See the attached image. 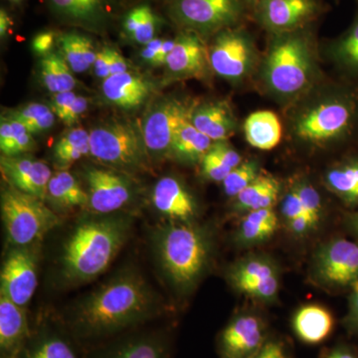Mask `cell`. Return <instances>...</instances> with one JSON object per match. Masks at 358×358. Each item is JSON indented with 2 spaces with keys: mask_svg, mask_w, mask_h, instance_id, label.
<instances>
[{
  "mask_svg": "<svg viewBox=\"0 0 358 358\" xmlns=\"http://www.w3.org/2000/svg\"><path fill=\"white\" fill-rule=\"evenodd\" d=\"M200 164H201L202 174L205 178L216 181V182H222L226 176L232 171L229 167L224 166L220 160L216 159L209 152L202 159Z\"/></svg>",
  "mask_w": 358,
  "mask_h": 358,
  "instance_id": "cell-44",
  "label": "cell"
},
{
  "mask_svg": "<svg viewBox=\"0 0 358 358\" xmlns=\"http://www.w3.org/2000/svg\"><path fill=\"white\" fill-rule=\"evenodd\" d=\"M209 241L203 230L192 223L174 222L160 230L157 250L169 279L187 289L199 279L209 258Z\"/></svg>",
  "mask_w": 358,
  "mask_h": 358,
  "instance_id": "cell-4",
  "label": "cell"
},
{
  "mask_svg": "<svg viewBox=\"0 0 358 358\" xmlns=\"http://www.w3.org/2000/svg\"><path fill=\"white\" fill-rule=\"evenodd\" d=\"M291 186L300 197L308 217L312 219L315 225L319 226L324 214L320 193L307 179H296L292 182Z\"/></svg>",
  "mask_w": 358,
  "mask_h": 358,
  "instance_id": "cell-40",
  "label": "cell"
},
{
  "mask_svg": "<svg viewBox=\"0 0 358 358\" xmlns=\"http://www.w3.org/2000/svg\"><path fill=\"white\" fill-rule=\"evenodd\" d=\"M20 122L11 117H1L0 122V150L6 157H13Z\"/></svg>",
  "mask_w": 358,
  "mask_h": 358,
  "instance_id": "cell-42",
  "label": "cell"
},
{
  "mask_svg": "<svg viewBox=\"0 0 358 358\" xmlns=\"http://www.w3.org/2000/svg\"><path fill=\"white\" fill-rule=\"evenodd\" d=\"M280 210H281L285 225L296 220V219L301 217V216H308L305 208H303V203H301L300 197H299V195L296 194V192H294L292 186H289L288 192L282 197Z\"/></svg>",
  "mask_w": 358,
  "mask_h": 358,
  "instance_id": "cell-41",
  "label": "cell"
},
{
  "mask_svg": "<svg viewBox=\"0 0 358 358\" xmlns=\"http://www.w3.org/2000/svg\"><path fill=\"white\" fill-rule=\"evenodd\" d=\"M251 42L243 33L222 30L208 49L209 65L218 76L238 82L249 74L254 63Z\"/></svg>",
  "mask_w": 358,
  "mask_h": 358,
  "instance_id": "cell-12",
  "label": "cell"
},
{
  "mask_svg": "<svg viewBox=\"0 0 358 358\" xmlns=\"http://www.w3.org/2000/svg\"><path fill=\"white\" fill-rule=\"evenodd\" d=\"M73 73L63 56L56 52L47 54L40 61V77L45 88L54 95L75 89L77 81Z\"/></svg>",
  "mask_w": 358,
  "mask_h": 358,
  "instance_id": "cell-33",
  "label": "cell"
},
{
  "mask_svg": "<svg viewBox=\"0 0 358 358\" xmlns=\"http://www.w3.org/2000/svg\"><path fill=\"white\" fill-rule=\"evenodd\" d=\"M77 96V94L73 91L63 92L54 95L52 99L51 109L61 121L65 119Z\"/></svg>",
  "mask_w": 358,
  "mask_h": 358,
  "instance_id": "cell-45",
  "label": "cell"
},
{
  "mask_svg": "<svg viewBox=\"0 0 358 358\" xmlns=\"http://www.w3.org/2000/svg\"><path fill=\"white\" fill-rule=\"evenodd\" d=\"M244 131L250 145L261 150H271L281 141L282 124L275 113L257 110L247 117Z\"/></svg>",
  "mask_w": 358,
  "mask_h": 358,
  "instance_id": "cell-28",
  "label": "cell"
},
{
  "mask_svg": "<svg viewBox=\"0 0 358 358\" xmlns=\"http://www.w3.org/2000/svg\"><path fill=\"white\" fill-rule=\"evenodd\" d=\"M6 1H8L9 3L14 4V6H20L25 0H6Z\"/></svg>",
  "mask_w": 358,
  "mask_h": 358,
  "instance_id": "cell-57",
  "label": "cell"
},
{
  "mask_svg": "<svg viewBox=\"0 0 358 358\" xmlns=\"http://www.w3.org/2000/svg\"><path fill=\"white\" fill-rule=\"evenodd\" d=\"M192 107L176 98L160 99L150 107L141 124L150 159L169 157L176 129L183 120L189 117Z\"/></svg>",
  "mask_w": 358,
  "mask_h": 358,
  "instance_id": "cell-9",
  "label": "cell"
},
{
  "mask_svg": "<svg viewBox=\"0 0 358 358\" xmlns=\"http://www.w3.org/2000/svg\"><path fill=\"white\" fill-rule=\"evenodd\" d=\"M207 63L208 50L199 33L185 30L176 37L166 66L171 74L178 77H199L206 69Z\"/></svg>",
  "mask_w": 358,
  "mask_h": 358,
  "instance_id": "cell-20",
  "label": "cell"
},
{
  "mask_svg": "<svg viewBox=\"0 0 358 358\" xmlns=\"http://www.w3.org/2000/svg\"><path fill=\"white\" fill-rule=\"evenodd\" d=\"M57 45L59 53L73 72L81 74L94 65L98 51L86 35L76 31L62 33L58 36Z\"/></svg>",
  "mask_w": 358,
  "mask_h": 358,
  "instance_id": "cell-31",
  "label": "cell"
},
{
  "mask_svg": "<svg viewBox=\"0 0 358 358\" xmlns=\"http://www.w3.org/2000/svg\"><path fill=\"white\" fill-rule=\"evenodd\" d=\"M1 215L7 237L15 247L29 246L61 223L43 200L10 185L1 190Z\"/></svg>",
  "mask_w": 358,
  "mask_h": 358,
  "instance_id": "cell-7",
  "label": "cell"
},
{
  "mask_svg": "<svg viewBox=\"0 0 358 358\" xmlns=\"http://www.w3.org/2000/svg\"><path fill=\"white\" fill-rule=\"evenodd\" d=\"M13 26V20L10 13L4 7L0 8V37L6 38L11 31Z\"/></svg>",
  "mask_w": 358,
  "mask_h": 358,
  "instance_id": "cell-54",
  "label": "cell"
},
{
  "mask_svg": "<svg viewBox=\"0 0 358 358\" xmlns=\"http://www.w3.org/2000/svg\"><path fill=\"white\" fill-rule=\"evenodd\" d=\"M1 358H20V355H1Z\"/></svg>",
  "mask_w": 358,
  "mask_h": 358,
  "instance_id": "cell-58",
  "label": "cell"
},
{
  "mask_svg": "<svg viewBox=\"0 0 358 358\" xmlns=\"http://www.w3.org/2000/svg\"><path fill=\"white\" fill-rule=\"evenodd\" d=\"M209 152L231 169H235L243 162L241 155L238 154L234 148L231 147L227 141H214Z\"/></svg>",
  "mask_w": 358,
  "mask_h": 358,
  "instance_id": "cell-43",
  "label": "cell"
},
{
  "mask_svg": "<svg viewBox=\"0 0 358 358\" xmlns=\"http://www.w3.org/2000/svg\"><path fill=\"white\" fill-rule=\"evenodd\" d=\"M51 13L66 24L102 32L113 17V0H45Z\"/></svg>",
  "mask_w": 358,
  "mask_h": 358,
  "instance_id": "cell-16",
  "label": "cell"
},
{
  "mask_svg": "<svg viewBox=\"0 0 358 358\" xmlns=\"http://www.w3.org/2000/svg\"><path fill=\"white\" fill-rule=\"evenodd\" d=\"M102 91L106 100L113 105L122 109H134L145 103L152 86L145 78L128 71L103 80Z\"/></svg>",
  "mask_w": 358,
  "mask_h": 358,
  "instance_id": "cell-21",
  "label": "cell"
},
{
  "mask_svg": "<svg viewBox=\"0 0 358 358\" xmlns=\"http://www.w3.org/2000/svg\"><path fill=\"white\" fill-rule=\"evenodd\" d=\"M58 36L50 30L37 33L32 39V49L38 55L45 56L53 52L54 46L57 44Z\"/></svg>",
  "mask_w": 358,
  "mask_h": 358,
  "instance_id": "cell-46",
  "label": "cell"
},
{
  "mask_svg": "<svg viewBox=\"0 0 358 358\" xmlns=\"http://www.w3.org/2000/svg\"><path fill=\"white\" fill-rule=\"evenodd\" d=\"M89 207L98 214H110L131 201L133 186L124 173L91 167L86 173Z\"/></svg>",
  "mask_w": 358,
  "mask_h": 358,
  "instance_id": "cell-13",
  "label": "cell"
},
{
  "mask_svg": "<svg viewBox=\"0 0 358 358\" xmlns=\"http://www.w3.org/2000/svg\"><path fill=\"white\" fill-rule=\"evenodd\" d=\"M252 358H289L284 345L278 341H267Z\"/></svg>",
  "mask_w": 358,
  "mask_h": 358,
  "instance_id": "cell-49",
  "label": "cell"
},
{
  "mask_svg": "<svg viewBox=\"0 0 358 358\" xmlns=\"http://www.w3.org/2000/svg\"><path fill=\"white\" fill-rule=\"evenodd\" d=\"M279 218L274 209H260L245 214L237 232V241L242 245L263 243L275 234Z\"/></svg>",
  "mask_w": 358,
  "mask_h": 358,
  "instance_id": "cell-32",
  "label": "cell"
},
{
  "mask_svg": "<svg viewBox=\"0 0 358 358\" xmlns=\"http://www.w3.org/2000/svg\"><path fill=\"white\" fill-rule=\"evenodd\" d=\"M326 185L350 207L358 206V159L350 157L331 166L324 176Z\"/></svg>",
  "mask_w": 358,
  "mask_h": 358,
  "instance_id": "cell-30",
  "label": "cell"
},
{
  "mask_svg": "<svg viewBox=\"0 0 358 358\" xmlns=\"http://www.w3.org/2000/svg\"><path fill=\"white\" fill-rule=\"evenodd\" d=\"M29 338L23 307L0 294V348L1 355H20Z\"/></svg>",
  "mask_w": 358,
  "mask_h": 358,
  "instance_id": "cell-23",
  "label": "cell"
},
{
  "mask_svg": "<svg viewBox=\"0 0 358 358\" xmlns=\"http://www.w3.org/2000/svg\"><path fill=\"white\" fill-rule=\"evenodd\" d=\"M20 358H77V355L62 336L44 333L29 343L26 341Z\"/></svg>",
  "mask_w": 358,
  "mask_h": 358,
  "instance_id": "cell-34",
  "label": "cell"
},
{
  "mask_svg": "<svg viewBox=\"0 0 358 358\" xmlns=\"http://www.w3.org/2000/svg\"><path fill=\"white\" fill-rule=\"evenodd\" d=\"M346 226L348 230L352 233L355 236L358 237V210L348 214L345 220Z\"/></svg>",
  "mask_w": 358,
  "mask_h": 358,
  "instance_id": "cell-56",
  "label": "cell"
},
{
  "mask_svg": "<svg viewBox=\"0 0 358 358\" xmlns=\"http://www.w3.org/2000/svg\"><path fill=\"white\" fill-rule=\"evenodd\" d=\"M164 20L148 1L134 4L121 20L122 34L134 43L147 45L157 37Z\"/></svg>",
  "mask_w": 358,
  "mask_h": 358,
  "instance_id": "cell-25",
  "label": "cell"
},
{
  "mask_svg": "<svg viewBox=\"0 0 358 358\" xmlns=\"http://www.w3.org/2000/svg\"><path fill=\"white\" fill-rule=\"evenodd\" d=\"M155 209L174 222L192 223L196 216V203L178 179L160 178L152 190Z\"/></svg>",
  "mask_w": 358,
  "mask_h": 358,
  "instance_id": "cell-19",
  "label": "cell"
},
{
  "mask_svg": "<svg viewBox=\"0 0 358 358\" xmlns=\"http://www.w3.org/2000/svg\"><path fill=\"white\" fill-rule=\"evenodd\" d=\"M259 174V166L255 160H245L230 171L222 181L224 192L230 197H236L251 185Z\"/></svg>",
  "mask_w": 358,
  "mask_h": 358,
  "instance_id": "cell-39",
  "label": "cell"
},
{
  "mask_svg": "<svg viewBox=\"0 0 358 358\" xmlns=\"http://www.w3.org/2000/svg\"><path fill=\"white\" fill-rule=\"evenodd\" d=\"M315 0H259L258 15L268 29L292 32L315 14Z\"/></svg>",
  "mask_w": 358,
  "mask_h": 358,
  "instance_id": "cell-18",
  "label": "cell"
},
{
  "mask_svg": "<svg viewBox=\"0 0 358 358\" xmlns=\"http://www.w3.org/2000/svg\"><path fill=\"white\" fill-rule=\"evenodd\" d=\"M312 271L322 286H352L358 281V242L336 238L322 244L313 256Z\"/></svg>",
  "mask_w": 358,
  "mask_h": 358,
  "instance_id": "cell-10",
  "label": "cell"
},
{
  "mask_svg": "<svg viewBox=\"0 0 358 358\" xmlns=\"http://www.w3.org/2000/svg\"><path fill=\"white\" fill-rule=\"evenodd\" d=\"M90 154V133L77 128L68 131L54 148V157L62 169L71 166L84 155Z\"/></svg>",
  "mask_w": 358,
  "mask_h": 358,
  "instance_id": "cell-35",
  "label": "cell"
},
{
  "mask_svg": "<svg viewBox=\"0 0 358 358\" xmlns=\"http://www.w3.org/2000/svg\"><path fill=\"white\" fill-rule=\"evenodd\" d=\"M164 2H166V3H169V1H171V0H164Z\"/></svg>",
  "mask_w": 358,
  "mask_h": 358,
  "instance_id": "cell-59",
  "label": "cell"
},
{
  "mask_svg": "<svg viewBox=\"0 0 358 358\" xmlns=\"http://www.w3.org/2000/svg\"><path fill=\"white\" fill-rule=\"evenodd\" d=\"M331 56L346 74L358 79V15L350 29L331 47Z\"/></svg>",
  "mask_w": 358,
  "mask_h": 358,
  "instance_id": "cell-36",
  "label": "cell"
},
{
  "mask_svg": "<svg viewBox=\"0 0 358 358\" xmlns=\"http://www.w3.org/2000/svg\"><path fill=\"white\" fill-rule=\"evenodd\" d=\"M128 71L129 64L126 59L122 57L120 52L112 48V51H110V76L112 75L122 74V73H126Z\"/></svg>",
  "mask_w": 358,
  "mask_h": 358,
  "instance_id": "cell-52",
  "label": "cell"
},
{
  "mask_svg": "<svg viewBox=\"0 0 358 358\" xmlns=\"http://www.w3.org/2000/svg\"><path fill=\"white\" fill-rule=\"evenodd\" d=\"M88 106L89 100L86 96H77L76 100L71 106L69 112H68L67 115H66L65 119L62 122H64L66 126H72L88 110Z\"/></svg>",
  "mask_w": 358,
  "mask_h": 358,
  "instance_id": "cell-50",
  "label": "cell"
},
{
  "mask_svg": "<svg viewBox=\"0 0 358 358\" xmlns=\"http://www.w3.org/2000/svg\"><path fill=\"white\" fill-rule=\"evenodd\" d=\"M189 117L183 120L176 129L169 155L171 159L186 164L201 162L214 143L193 126Z\"/></svg>",
  "mask_w": 358,
  "mask_h": 358,
  "instance_id": "cell-26",
  "label": "cell"
},
{
  "mask_svg": "<svg viewBox=\"0 0 358 358\" xmlns=\"http://www.w3.org/2000/svg\"><path fill=\"white\" fill-rule=\"evenodd\" d=\"M0 166L9 185L43 201L47 199L49 181L53 174L46 162L20 155H2Z\"/></svg>",
  "mask_w": 358,
  "mask_h": 358,
  "instance_id": "cell-17",
  "label": "cell"
},
{
  "mask_svg": "<svg viewBox=\"0 0 358 358\" xmlns=\"http://www.w3.org/2000/svg\"><path fill=\"white\" fill-rule=\"evenodd\" d=\"M315 57L308 40L300 34L281 33L271 44L262 68L266 89L282 100L305 93L315 76Z\"/></svg>",
  "mask_w": 358,
  "mask_h": 358,
  "instance_id": "cell-3",
  "label": "cell"
},
{
  "mask_svg": "<svg viewBox=\"0 0 358 358\" xmlns=\"http://www.w3.org/2000/svg\"><path fill=\"white\" fill-rule=\"evenodd\" d=\"M103 358H166V350L159 339L143 336L117 345Z\"/></svg>",
  "mask_w": 358,
  "mask_h": 358,
  "instance_id": "cell-38",
  "label": "cell"
},
{
  "mask_svg": "<svg viewBox=\"0 0 358 358\" xmlns=\"http://www.w3.org/2000/svg\"><path fill=\"white\" fill-rule=\"evenodd\" d=\"M6 117L20 122L30 134L48 131L55 124L56 115L43 103H28L18 110H10Z\"/></svg>",
  "mask_w": 358,
  "mask_h": 358,
  "instance_id": "cell-37",
  "label": "cell"
},
{
  "mask_svg": "<svg viewBox=\"0 0 358 358\" xmlns=\"http://www.w3.org/2000/svg\"><path fill=\"white\" fill-rule=\"evenodd\" d=\"M90 133V154L122 173L145 171L150 162L141 126L129 120L100 122Z\"/></svg>",
  "mask_w": 358,
  "mask_h": 358,
  "instance_id": "cell-5",
  "label": "cell"
},
{
  "mask_svg": "<svg viewBox=\"0 0 358 358\" xmlns=\"http://www.w3.org/2000/svg\"><path fill=\"white\" fill-rule=\"evenodd\" d=\"M228 280L233 288L256 300L272 301L279 294V268L268 256L250 255L240 259L230 268Z\"/></svg>",
  "mask_w": 358,
  "mask_h": 358,
  "instance_id": "cell-11",
  "label": "cell"
},
{
  "mask_svg": "<svg viewBox=\"0 0 358 358\" xmlns=\"http://www.w3.org/2000/svg\"><path fill=\"white\" fill-rule=\"evenodd\" d=\"M166 4L174 23L199 35L222 31L241 13L239 0H171Z\"/></svg>",
  "mask_w": 358,
  "mask_h": 358,
  "instance_id": "cell-8",
  "label": "cell"
},
{
  "mask_svg": "<svg viewBox=\"0 0 358 358\" xmlns=\"http://www.w3.org/2000/svg\"><path fill=\"white\" fill-rule=\"evenodd\" d=\"M154 296L141 278L122 275L99 289L78 307L71 327L77 338H101L148 319Z\"/></svg>",
  "mask_w": 358,
  "mask_h": 358,
  "instance_id": "cell-1",
  "label": "cell"
},
{
  "mask_svg": "<svg viewBox=\"0 0 358 358\" xmlns=\"http://www.w3.org/2000/svg\"><path fill=\"white\" fill-rule=\"evenodd\" d=\"M326 358H358L357 353L348 346H338Z\"/></svg>",
  "mask_w": 358,
  "mask_h": 358,
  "instance_id": "cell-55",
  "label": "cell"
},
{
  "mask_svg": "<svg viewBox=\"0 0 358 358\" xmlns=\"http://www.w3.org/2000/svg\"><path fill=\"white\" fill-rule=\"evenodd\" d=\"M280 190L281 185L274 176L260 173L235 197L234 210L246 214L250 211L273 208L279 199Z\"/></svg>",
  "mask_w": 358,
  "mask_h": 358,
  "instance_id": "cell-27",
  "label": "cell"
},
{
  "mask_svg": "<svg viewBox=\"0 0 358 358\" xmlns=\"http://www.w3.org/2000/svg\"><path fill=\"white\" fill-rule=\"evenodd\" d=\"M350 289L348 313L345 317L346 327L358 336V281L353 282Z\"/></svg>",
  "mask_w": 358,
  "mask_h": 358,
  "instance_id": "cell-47",
  "label": "cell"
},
{
  "mask_svg": "<svg viewBox=\"0 0 358 358\" xmlns=\"http://www.w3.org/2000/svg\"><path fill=\"white\" fill-rule=\"evenodd\" d=\"M129 223V219L115 216L90 219L80 223L63 251L65 279L83 282L102 274L126 241Z\"/></svg>",
  "mask_w": 358,
  "mask_h": 358,
  "instance_id": "cell-2",
  "label": "cell"
},
{
  "mask_svg": "<svg viewBox=\"0 0 358 358\" xmlns=\"http://www.w3.org/2000/svg\"><path fill=\"white\" fill-rule=\"evenodd\" d=\"M164 38H162V37H155L150 43L143 46L141 56L145 62L155 65V59H157V55H159L160 48H162V43H164Z\"/></svg>",
  "mask_w": 358,
  "mask_h": 358,
  "instance_id": "cell-51",
  "label": "cell"
},
{
  "mask_svg": "<svg viewBox=\"0 0 358 358\" xmlns=\"http://www.w3.org/2000/svg\"><path fill=\"white\" fill-rule=\"evenodd\" d=\"M292 326L303 343L319 345L331 336L334 320L327 308L320 305H306L294 313Z\"/></svg>",
  "mask_w": 358,
  "mask_h": 358,
  "instance_id": "cell-24",
  "label": "cell"
},
{
  "mask_svg": "<svg viewBox=\"0 0 358 358\" xmlns=\"http://www.w3.org/2000/svg\"><path fill=\"white\" fill-rule=\"evenodd\" d=\"M266 324L258 315L241 313L230 320L221 333V358H252L267 341Z\"/></svg>",
  "mask_w": 358,
  "mask_h": 358,
  "instance_id": "cell-15",
  "label": "cell"
},
{
  "mask_svg": "<svg viewBox=\"0 0 358 358\" xmlns=\"http://www.w3.org/2000/svg\"><path fill=\"white\" fill-rule=\"evenodd\" d=\"M189 119L195 128L213 141H227L237 128L232 110L224 102L193 106Z\"/></svg>",
  "mask_w": 358,
  "mask_h": 358,
  "instance_id": "cell-22",
  "label": "cell"
},
{
  "mask_svg": "<svg viewBox=\"0 0 358 358\" xmlns=\"http://www.w3.org/2000/svg\"><path fill=\"white\" fill-rule=\"evenodd\" d=\"M1 292L20 307L29 303L37 288L35 253L28 246L16 247L9 252L0 275Z\"/></svg>",
  "mask_w": 358,
  "mask_h": 358,
  "instance_id": "cell-14",
  "label": "cell"
},
{
  "mask_svg": "<svg viewBox=\"0 0 358 358\" xmlns=\"http://www.w3.org/2000/svg\"><path fill=\"white\" fill-rule=\"evenodd\" d=\"M110 51H112V48L110 47H103L101 50L96 52L93 67L96 76L100 79L105 80L110 76Z\"/></svg>",
  "mask_w": 358,
  "mask_h": 358,
  "instance_id": "cell-48",
  "label": "cell"
},
{
  "mask_svg": "<svg viewBox=\"0 0 358 358\" xmlns=\"http://www.w3.org/2000/svg\"><path fill=\"white\" fill-rule=\"evenodd\" d=\"M357 117V96L341 90L303 110L294 121V134L313 145L333 143L352 134Z\"/></svg>",
  "mask_w": 358,
  "mask_h": 358,
  "instance_id": "cell-6",
  "label": "cell"
},
{
  "mask_svg": "<svg viewBox=\"0 0 358 358\" xmlns=\"http://www.w3.org/2000/svg\"><path fill=\"white\" fill-rule=\"evenodd\" d=\"M174 43H176V37L164 39V43H162V48H160L159 55L155 59V66L166 65L167 57L173 51Z\"/></svg>",
  "mask_w": 358,
  "mask_h": 358,
  "instance_id": "cell-53",
  "label": "cell"
},
{
  "mask_svg": "<svg viewBox=\"0 0 358 358\" xmlns=\"http://www.w3.org/2000/svg\"><path fill=\"white\" fill-rule=\"evenodd\" d=\"M47 199L62 210L89 206L88 192H85L77 179L66 169H61L52 176Z\"/></svg>",
  "mask_w": 358,
  "mask_h": 358,
  "instance_id": "cell-29",
  "label": "cell"
}]
</instances>
